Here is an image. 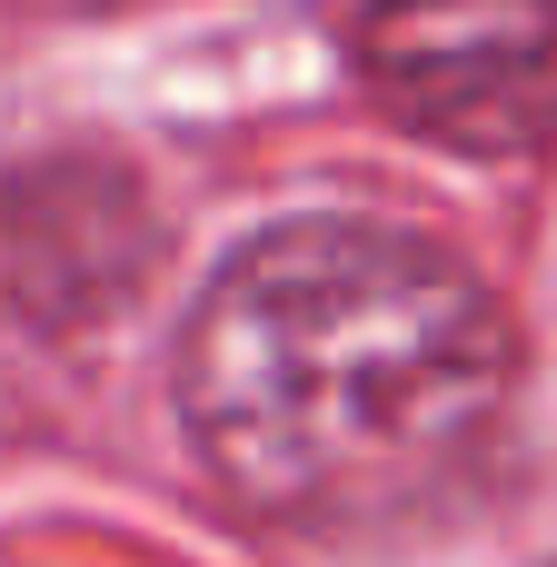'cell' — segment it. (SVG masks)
Returning <instances> with one entry per match:
<instances>
[{
  "instance_id": "2",
  "label": "cell",
  "mask_w": 557,
  "mask_h": 567,
  "mask_svg": "<svg viewBox=\"0 0 557 567\" xmlns=\"http://www.w3.org/2000/svg\"><path fill=\"white\" fill-rule=\"evenodd\" d=\"M359 80L439 150L518 159L557 140V0H369Z\"/></svg>"
},
{
  "instance_id": "4",
  "label": "cell",
  "mask_w": 557,
  "mask_h": 567,
  "mask_svg": "<svg viewBox=\"0 0 557 567\" xmlns=\"http://www.w3.org/2000/svg\"><path fill=\"white\" fill-rule=\"evenodd\" d=\"M548 567H557V558H548Z\"/></svg>"
},
{
  "instance_id": "3",
  "label": "cell",
  "mask_w": 557,
  "mask_h": 567,
  "mask_svg": "<svg viewBox=\"0 0 557 567\" xmlns=\"http://www.w3.org/2000/svg\"><path fill=\"white\" fill-rule=\"evenodd\" d=\"M140 249H149V229L120 179H100L80 159L0 179V309H20V319L100 309L110 289H130Z\"/></svg>"
},
{
  "instance_id": "1",
  "label": "cell",
  "mask_w": 557,
  "mask_h": 567,
  "mask_svg": "<svg viewBox=\"0 0 557 567\" xmlns=\"http://www.w3.org/2000/svg\"><path fill=\"white\" fill-rule=\"evenodd\" d=\"M518 339L488 279L389 219L259 229L179 329V429L279 528L439 498L498 429Z\"/></svg>"
}]
</instances>
